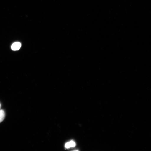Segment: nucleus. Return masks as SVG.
I'll return each instance as SVG.
<instances>
[{
    "instance_id": "1",
    "label": "nucleus",
    "mask_w": 151,
    "mask_h": 151,
    "mask_svg": "<svg viewBox=\"0 0 151 151\" xmlns=\"http://www.w3.org/2000/svg\"><path fill=\"white\" fill-rule=\"evenodd\" d=\"M21 47V44L20 42H16L12 45L11 48L13 50L16 51L19 50Z\"/></svg>"
},
{
    "instance_id": "2",
    "label": "nucleus",
    "mask_w": 151,
    "mask_h": 151,
    "mask_svg": "<svg viewBox=\"0 0 151 151\" xmlns=\"http://www.w3.org/2000/svg\"><path fill=\"white\" fill-rule=\"evenodd\" d=\"M76 143L74 141H71L69 142H67L65 145V148L67 149L75 147L76 146Z\"/></svg>"
},
{
    "instance_id": "3",
    "label": "nucleus",
    "mask_w": 151,
    "mask_h": 151,
    "mask_svg": "<svg viewBox=\"0 0 151 151\" xmlns=\"http://www.w3.org/2000/svg\"><path fill=\"white\" fill-rule=\"evenodd\" d=\"M5 114L4 111L0 110V123L2 122L5 118Z\"/></svg>"
},
{
    "instance_id": "4",
    "label": "nucleus",
    "mask_w": 151,
    "mask_h": 151,
    "mask_svg": "<svg viewBox=\"0 0 151 151\" xmlns=\"http://www.w3.org/2000/svg\"><path fill=\"white\" fill-rule=\"evenodd\" d=\"M1 104L0 103V110H1Z\"/></svg>"
}]
</instances>
